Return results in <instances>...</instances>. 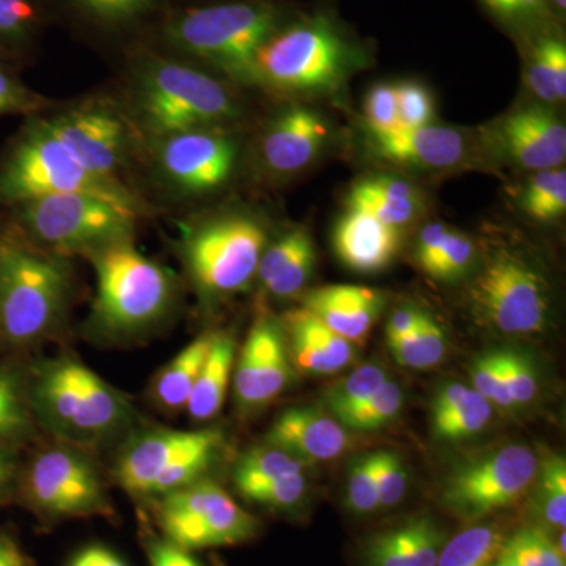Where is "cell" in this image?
Masks as SVG:
<instances>
[{
	"label": "cell",
	"mask_w": 566,
	"mask_h": 566,
	"mask_svg": "<svg viewBox=\"0 0 566 566\" xmlns=\"http://www.w3.org/2000/svg\"><path fill=\"white\" fill-rule=\"evenodd\" d=\"M294 11L282 0L167 3L147 36L158 50L252 84L256 52Z\"/></svg>",
	"instance_id": "1"
},
{
	"label": "cell",
	"mask_w": 566,
	"mask_h": 566,
	"mask_svg": "<svg viewBox=\"0 0 566 566\" xmlns=\"http://www.w3.org/2000/svg\"><path fill=\"white\" fill-rule=\"evenodd\" d=\"M132 123L151 142L192 129H222L241 115L226 82L145 41L132 46Z\"/></svg>",
	"instance_id": "2"
},
{
	"label": "cell",
	"mask_w": 566,
	"mask_h": 566,
	"mask_svg": "<svg viewBox=\"0 0 566 566\" xmlns=\"http://www.w3.org/2000/svg\"><path fill=\"white\" fill-rule=\"evenodd\" d=\"M368 61L370 48L333 9L296 10L256 52L252 84L289 95L334 92Z\"/></svg>",
	"instance_id": "3"
},
{
	"label": "cell",
	"mask_w": 566,
	"mask_h": 566,
	"mask_svg": "<svg viewBox=\"0 0 566 566\" xmlns=\"http://www.w3.org/2000/svg\"><path fill=\"white\" fill-rule=\"evenodd\" d=\"M28 394L33 417L62 444L76 449L112 441L136 420L125 395L70 356L39 364Z\"/></svg>",
	"instance_id": "4"
},
{
	"label": "cell",
	"mask_w": 566,
	"mask_h": 566,
	"mask_svg": "<svg viewBox=\"0 0 566 566\" xmlns=\"http://www.w3.org/2000/svg\"><path fill=\"white\" fill-rule=\"evenodd\" d=\"M74 277L69 256L0 232V338L17 348L48 340L65 322Z\"/></svg>",
	"instance_id": "5"
},
{
	"label": "cell",
	"mask_w": 566,
	"mask_h": 566,
	"mask_svg": "<svg viewBox=\"0 0 566 566\" xmlns=\"http://www.w3.org/2000/svg\"><path fill=\"white\" fill-rule=\"evenodd\" d=\"M91 193L144 216L145 203L123 181L84 166L51 132L44 117H32L0 159V211L52 193Z\"/></svg>",
	"instance_id": "6"
},
{
	"label": "cell",
	"mask_w": 566,
	"mask_h": 566,
	"mask_svg": "<svg viewBox=\"0 0 566 566\" xmlns=\"http://www.w3.org/2000/svg\"><path fill=\"white\" fill-rule=\"evenodd\" d=\"M95 268L96 296L88 324L103 337L140 335L172 312L177 281L163 264L134 248L133 241L87 253Z\"/></svg>",
	"instance_id": "7"
},
{
	"label": "cell",
	"mask_w": 566,
	"mask_h": 566,
	"mask_svg": "<svg viewBox=\"0 0 566 566\" xmlns=\"http://www.w3.org/2000/svg\"><path fill=\"white\" fill-rule=\"evenodd\" d=\"M9 227L36 248L70 256L133 241L136 212L91 193H52L7 210Z\"/></svg>",
	"instance_id": "8"
},
{
	"label": "cell",
	"mask_w": 566,
	"mask_h": 566,
	"mask_svg": "<svg viewBox=\"0 0 566 566\" xmlns=\"http://www.w3.org/2000/svg\"><path fill=\"white\" fill-rule=\"evenodd\" d=\"M268 245L263 223L245 212H227L192 226L181 259L203 300L244 292L255 279Z\"/></svg>",
	"instance_id": "9"
},
{
	"label": "cell",
	"mask_w": 566,
	"mask_h": 566,
	"mask_svg": "<svg viewBox=\"0 0 566 566\" xmlns=\"http://www.w3.org/2000/svg\"><path fill=\"white\" fill-rule=\"evenodd\" d=\"M222 444L221 431L212 428L142 431L120 450L115 480L126 493L159 499L203 479Z\"/></svg>",
	"instance_id": "10"
},
{
	"label": "cell",
	"mask_w": 566,
	"mask_h": 566,
	"mask_svg": "<svg viewBox=\"0 0 566 566\" xmlns=\"http://www.w3.org/2000/svg\"><path fill=\"white\" fill-rule=\"evenodd\" d=\"M476 318L506 335L536 334L549 318V286L521 253L501 249L469 286Z\"/></svg>",
	"instance_id": "11"
},
{
	"label": "cell",
	"mask_w": 566,
	"mask_h": 566,
	"mask_svg": "<svg viewBox=\"0 0 566 566\" xmlns=\"http://www.w3.org/2000/svg\"><path fill=\"white\" fill-rule=\"evenodd\" d=\"M156 517L167 542L186 551L240 545L259 531L255 517L205 476L159 497Z\"/></svg>",
	"instance_id": "12"
},
{
	"label": "cell",
	"mask_w": 566,
	"mask_h": 566,
	"mask_svg": "<svg viewBox=\"0 0 566 566\" xmlns=\"http://www.w3.org/2000/svg\"><path fill=\"white\" fill-rule=\"evenodd\" d=\"M22 490L41 515L91 517L111 515V502L98 469L81 449L51 447L33 458Z\"/></svg>",
	"instance_id": "13"
},
{
	"label": "cell",
	"mask_w": 566,
	"mask_h": 566,
	"mask_svg": "<svg viewBox=\"0 0 566 566\" xmlns=\"http://www.w3.org/2000/svg\"><path fill=\"white\" fill-rule=\"evenodd\" d=\"M538 458L526 446H506L458 465L447 475L442 504L463 520H480L515 504L536 479Z\"/></svg>",
	"instance_id": "14"
},
{
	"label": "cell",
	"mask_w": 566,
	"mask_h": 566,
	"mask_svg": "<svg viewBox=\"0 0 566 566\" xmlns=\"http://www.w3.org/2000/svg\"><path fill=\"white\" fill-rule=\"evenodd\" d=\"M46 118L51 132L92 174L122 180L136 144L129 117L104 102H87Z\"/></svg>",
	"instance_id": "15"
},
{
	"label": "cell",
	"mask_w": 566,
	"mask_h": 566,
	"mask_svg": "<svg viewBox=\"0 0 566 566\" xmlns=\"http://www.w3.org/2000/svg\"><path fill=\"white\" fill-rule=\"evenodd\" d=\"M159 180L180 197L221 189L232 178L238 144L222 129H192L153 142Z\"/></svg>",
	"instance_id": "16"
},
{
	"label": "cell",
	"mask_w": 566,
	"mask_h": 566,
	"mask_svg": "<svg viewBox=\"0 0 566 566\" xmlns=\"http://www.w3.org/2000/svg\"><path fill=\"white\" fill-rule=\"evenodd\" d=\"M292 359L281 323L260 316L253 323L234 370V397L243 411L275 400L292 379Z\"/></svg>",
	"instance_id": "17"
},
{
	"label": "cell",
	"mask_w": 566,
	"mask_h": 566,
	"mask_svg": "<svg viewBox=\"0 0 566 566\" xmlns=\"http://www.w3.org/2000/svg\"><path fill=\"white\" fill-rule=\"evenodd\" d=\"M490 142L506 161L521 169H554L566 159L565 123L539 104L521 107L491 126Z\"/></svg>",
	"instance_id": "18"
},
{
	"label": "cell",
	"mask_w": 566,
	"mask_h": 566,
	"mask_svg": "<svg viewBox=\"0 0 566 566\" xmlns=\"http://www.w3.org/2000/svg\"><path fill=\"white\" fill-rule=\"evenodd\" d=\"M329 123L301 104L285 107L268 123L259 145L260 163L268 174L289 177L307 169L329 140Z\"/></svg>",
	"instance_id": "19"
},
{
	"label": "cell",
	"mask_w": 566,
	"mask_h": 566,
	"mask_svg": "<svg viewBox=\"0 0 566 566\" xmlns=\"http://www.w3.org/2000/svg\"><path fill=\"white\" fill-rule=\"evenodd\" d=\"M77 29L103 40L126 39L151 31L167 0H48Z\"/></svg>",
	"instance_id": "20"
},
{
	"label": "cell",
	"mask_w": 566,
	"mask_h": 566,
	"mask_svg": "<svg viewBox=\"0 0 566 566\" xmlns=\"http://www.w3.org/2000/svg\"><path fill=\"white\" fill-rule=\"evenodd\" d=\"M386 296L360 285H326L303 297L305 311L352 344H363L381 315Z\"/></svg>",
	"instance_id": "21"
},
{
	"label": "cell",
	"mask_w": 566,
	"mask_h": 566,
	"mask_svg": "<svg viewBox=\"0 0 566 566\" xmlns=\"http://www.w3.org/2000/svg\"><path fill=\"white\" fill-rule=\"evenodd\" d=\"M266 444L279 447L305 463L335 460L349 446L344 424L314 408H293L271 424Z\"/></svg>",
	"instance_id": "22"
},
{
	"label": "cell",
	"mask_w": 566,
	"mask_h": 566,
	"mask_svg": "<svg viewBox=\"0 0 566 566\" xmlns=\"http://www.w3.org/2000/svg\"><path fill=\"white\" fill-rule=\"evenodd\" d=\"M374 150L381 158L417 169H452L464 161L468 145L463 134L444 126H422L397 129L387 134H370Z\"/></svg>",
	"instance_id": "23"
},
{
	"label": "cell",
	"mask_w": 566,
	"mask_h": 566,
	"mask_svg": "<svg viewBox=\"0 0 566 566\" xmlns=\"http://www.w3.org/2000/svg\"><path fill=\"white\" fill-rule=\"evenodd\" d=\"M283 333L290 359L300 370L312 375H333L353 363L356 349L304 307L283 318Z\"/></svg>",
	"instance_id": "24"
},
{
	"label": "cell",
	"mask_w": 566,
	"mask_h": 566,
	"mask_svg": "<svg viewBox=\"0 0 566 566\" xmlns=\"http://www.w3.org/2000/svg\"><path fill=\"white\" fill-rule=\"evenodd\" d=\"M400 241V230L359 208L346 207L334 232L335 252L357 273L385 270L397 255Z\"/></svg>",
	"instance_id": "25"
},
{
	"label": "cell",
	"mask_w": 566,
	"mask_h": 566,
	"mask_svg": "<svg viewBox=\"0 0 566 566\" xmlns=\"http://www.w3.org/2000/svg\"><path fill=\"white\" fill-rule=\"evenodd\" d=\"M446 545V534L428 516L406 521L376 535L367 546L368 566H436Z\"/></svg>",
	"instance_id": "26"
},
{
	"label": "cell",
	"mask_w": 566,
	"mask_h": 566,
	"mask_svg": "<svg viewBox=\"0 0 566 566\" xmlns=\"http://www.w3.org/2000/svg\"><path fill=\"white\" fill-rule=\"evenodd\" d=\"M346 207L370 212L379 221L400 230L422 212V196L412 182L376 175L353 186Z\"/></svg>",
	"instance_id": "27"
},
{
	"label": "cell",
	"mask_w": 566,
	"mask_h": 566,
	"mask_svg": "<svg viewBox=\"0 0 566 566\" xmlns=\"http://www.w3.org/2000/svg\"><path fill=\"white\" fill-rule=\"evenodd\" d=\"M526 52V82L543 103L566 98V44L560 24L547 25L520 39Z\"/></svg>",
	"instance_id": "28"
},
{
	"label": "cell",
	"mask_w": 566,
	"mask_h": 566,
	"mask_svg": "<svg viewBox=\"0 0 566 566\" xmlns=\"http://www.w3.org/2000/svg\"><path fill=\"white\" fill-rule=\"evenodd\" d=\"M234 353L237 346L232 335H211L210 352L186 405V411L196 422H207L221 411L232 379Z\"/></svg>",
	"instance_id": "29"
},
{
	"label": "cell",
	"mask_w": 566,
	"mask_h": 566,
	"mask_svg": "<svg viewBox=\"0 0 566 566\" xmlns=\"http://www.w3.org/2000/svg\"><path fill=\"white\" fill-rule=\"evenodd\" d=\"M211 335H200L182 348L153 379L150 390L153 403L161 411L174 415L186 409L193 385L210 352Z\"/></svg>",
	"instance_id": "30"
},
{
	"label": "cell",
	"mask_w": 566,
	"mask_h": 566,
	"mask_svg": "<svg viewBox=\"0 0 566 566\" xmlns=\"http://www.w3.org/2000/svg\"><path fill=\"white\" fill-rule=\"evenodd\" d=\"M51 18L48 0H0V59L13 63L28 57Z\"/></svg>",
	"instance_id": "31"
},
{
	"label": "cell",
	"mask_w": 566,
	"mask_h": 566,
	"mask_svg": "<svg viewBox=\"0 0 566 566\" xmlns=\"http://www.w3.org/2000/svg\"><path fill=\"white\" fill-rule=\"evenodd\" d=\"M394 359L406 368L427 370L444 359L447 335L433 316L422 311L415 329L405 337L387 342Z\"/></svg>",
	"instance_id": "32"
},
{
	"label": "cell",
	"mask_w": 566,
	"mask_h": 566,
	"mask_svg": "<svg viewBox=\"0 0 566 566\" xmlns=\"http://www.w3.org/2000/svg\"><path fill=\"white\" fill-rule=\"evenodd\" d=\"M305 461L274 446L253 447L234 465L233 480L238 491L243 488L273 482L286 476L304 474Z\"/></svg>",
	"instance_id": "33"
},
{
	"label": "cell",
	"mask_w": 566,
	"mask_h": 566,
	"mask_svg": "<svg viewBox=\"0 0 566 566\" xmlns=\"http://www.w3.org/2000/svg\"><path fill=\"white\" fill-rule=\"evenodd\" d=\"M504 543L501 528L493 524L468 528L446 543L436 566H491Z\"/></svg>",
	"instance_id": "34"
},
{
	"label": "cell",
	"mask_w": 566,
	"mask_h": 566,
	"mask_svg": "<svg viewBox=\"0 0 566 566\" xmlns=\"http://www.w3.org/2000/svg\"><path fill=\"white\" fill-rule=\"evenodd\" d=\"M32 427L28 386L17 371L0 368V447L20 441L31 433Z\"/></svg>",
	"instance_id": "35"
},
{
	"label": "cell",
	"mask_w": 566,
	"mask_h": 566,
	"mask_svg": "<svg viewBox=\"0 0 566 566\" xmlns=\"http://www.w3.org/2000/svg\"><path fill=\"white\" fill-rule=\"evenodd\" d=\"M524 212L538 222H553L566 211V170L564 166L538 170L528 178L521 196Z\"/></svg>",
	"instance_id": "36"
},
{
	"label": "cell",
	"mask_w": 566,
	"mask_h": 566,
	"mask_svg": "<svg viewBox=\"0 0 566 566\" xmlns=\"http://www.w3.org/2000/svg\"><path fill=\"white\" fill-rule=\"evenodd\" d=\"M493 408L483 395L468 387L463 397L442 415L431 417L433 431L438 438L463 439L485 430L490 422Z\"/></svg>",
	"instance_id": "37"
},
{
	"label": "cell",
	"mask_w": 566,
	"mask_h": 566,
	"mask_svg": "<svg viewBox=\"0 0 566 566\" xmlns=\"http://www.w3.org/2000/svg\"><path fill=\"white\" fill-rule=\"evenodd\" d=\"M480 3L516 39H524L547 25L560 24L547 0H480Z\"/></svg>",
	"instance_id": "38"
},
{
	"label": "cell",
	"mask_w": 566,
	"mask_h": 566,
	"mask_svg": "<svg viewBox=\"0 0 566 566\" xmlns=\"http://www.w3.org/2000/svg\"><path fill=\"white\" fill-rule=\"evenodd\" d=\"M386 381L385 368L376 364H365L356 368L348 378L335 382L326 390L324 406L333 412L335 420H340L364 405Z\"/></svg>",
	"instance_id": "39"
},
{
	"label": "cell",
	"mask_w": 566,
	"mask_h": 566,
	"mask_svg": "<svg viewBox=\"0 0 566 566\" xmlns=\"http://www.w3.org/2000/svg\"><path fill=\"white\" fill-rule=\"evenodd\" d=\"M538 494L536 505L539 515L551 527L565 528L566 524V461L551 455L538 464Z\"/></svg>",
	"instance_id": "40"
},
{
	"label": "cell",
	"mask_w": 566,
	"mask_h": 566,
	"mask_svg": "<svg viewBox=\"0 0 566 566\" xmlns=\"http://www.w3.org/2000/svg\"><path fill=\"white\" fill-rule=\"evenodd\" d=\"M403 390L397 382L387 381L364 405L342 417L338 422L356 431H374L392 422L403 408Z\"/></svg>",
	"instance_id": "41"
},
{
	"label": "cell",
	"mask_w": 566,
	"mask_h": 566,
	"mask_svg": "<svg viewBox=\"0 0 566 566\" xmlns=\"http://www.w3.org/2000/svg\"><path fill=\"white\" fill-rule=\"evenodd\" d=\"M517 566H565L556 543L539 527H526L516 532L502 547Z\"/></svg>",
	"instance_id": "42"
},
{
	"label": "cell",
	"mask_w": 566,
	"mask_h": 566,
	"mask_svg": "<svg viewBox=\"0 0 566 566\" xmlns=\"http://www.w3.org/2000/svg\"><path fill=\"white\" fill-rule=\"evenodd\" d=\"M51 102L33 92L14 73L11 63L0 59V118L7 115H36Z\"/></svg>",
	"instance_id": "43"
},
{
	"label": "cell",
	"mask_w": 566,
	"mask_h": 566,
	"mask_svg": "<svg viewBox=\"0 0 566 566\" xmlns=\"http://www.w3.org/2000/svg\"><path fill=\"white\" fill-rule=\"evenodd\" d=\"M315 262L314 241H312V238H308L297 249L292 259L283 264L282 270L279 271L273 281L263 286L264 292L270 294V296L277 297V300H289V297L296 296L304 289L312 273H314Z\"/></svg>",
	"instance_id": "44"
},
{
	"label": "cell",
	"mask_w": 566,
	"mask_h": 566,
	"mask_svg": "<svg viewBox=\"0 0 566 566\" xmlns=\"http://www.w3.org/2000/svg\"><path fill=\"white\" fill-rule=\"evenodd\" d=\"M474 256V241L468 234L458 232L450 227L441 252L436 256L433 266L427 274L434 279H441V281H452V279L468 273Z\"/></svg>",
	"instance_id": "45"
},
{
	"label": "cell",
	"mask_w": 566,
	"mask_h": 566,
	"mask_svg": "<svg viewBox=\"0 0 566 566\" xmlns=\"http://www.w3.org/2000/svg\"><path fill=\"white\" fill-rule=\"evenodd\" d=\"M397 92L398 129H415L431 125L434 117L433 96L419 82H401Z\"/></svg>",
	"instance_id": "46"
},
{
	"label": "cell",
	"mask_w": 566,
	"mask_h": 566,
	"mask_svg": "<svg viewBox=\"0 0 566 566\" xmlns=\"http://www.w3.org/2000/svg\"><path fill=\"white\" fill-rule=\"evenodd\" d=\"M249 501L275 510L294 509L307 493V476L304 474L259 483L240 490Z\"/></svg>",
	"instance_id": "47"
},
{
	"label": "cell",
	"mask_w": 566,
	"mask_h": 566,
	"mask_svg": "<svg viewBox=\"0 0 566 566\" xmlns=\"http://www.w3.org/2000/svg\"><path fill=\"white\" fill-rule=\"evenodd\" d=\"M374 468L379 506L390 509L400 504L408 488L403 460L392 450H379L374 452Z\"/></svg>",
	"instance_id": "48"
},
{
	"label": "cell",
	"mask_w": 566,
	"mask_h": 566,
	"mask_svg": "<svg viewBox=\"0 0 566 566\" xmlns=\"http://www.w3.org/2000/svg\"><path fill=\"white\" fill-rule=\"evenodd\" d=\"M474 389L499 408H513L512 398L506 390L504 367H502V349L483 354L472 370Z\"/></svg>",
	"instance_id": "49"
},
{
	"label": "cell",
	"mask_w": 566,
	"mask_h": 566,
	"mask_svg": "<svg viewBox=\"0 0 566 566\" xmlns=\"http://www.w3.org/2000/svg\"><path fill=\"white\" fill-rule=\"evenodd\" d=\"M348 505L353 512L367 515L379 509L378 488H376L374 453L353 461L348 480Z\"/></svg>",
	"instance_id": "50"
},
{
	"label": "cell",
	"mask_w": 566,
	"mask_h": 566,
	"mask_svg": "<svg viewBox=\"0 0 566 566\" xmlns=\"http://www.w3.org/2000/svg\"><path fill=\"white\" fill-rule=\"evenodd\" d=\"M505 385L513 405H528L538 392V379L526 356L512 349H502Z\"/></svg>",
	"instance_id": "51"
},
{
	"label": "cell",
	"mask_w": 566,
	"mask_h": 566,
	"mask_svg": "<svg viewBox=\"0 0 566 566\" xmlns=\"http://www.w3.org/2000/svg\"><path fill=\"white\" fill-rule=\"evenodd\" d=\"M364 114L370 134L397 132L398 112L395 85H375L365 98Z\"/></svg>",
	"instance_id": "52"
},
{
	"label": "cell",
	"mask_w": 566,
	"mask_h": 566,
	"mask_svg": "<svg viewBox=\"0 0 566 566\" xmlns=\"http://www.w3.org/2000/svg\"><path fill=\"white\" fill-rule=\"evenodd\" d=\"M450 227L444 222H430L420 230L416 241V260L424 273L433 266L436 256L441 252L442 244Z\"/></svg>",
	"instance_id": "53"
},
{
	"label": "cell",
	"mask_w": 566,
	"mask_h": 566,
	"mask_svg": "<svg viewBox=\"0 0 566 566\" xmlns=\"http://www.w3.org/2000/svg\"><path fill=\"white\" fill-rule=\"evenodd\" d=\"M150 564L151 566H200L189 551L170 542L153 543Z\"/></svg>",
	"instance_id": "54"
},
{
	"label": "cell",
	"mask_w": 566,
	"mask_h": 566,
	"mask_svg": "<svg viewBox=\"0 0 566 566\" xmlns=\"http://www.w3.org/2000/svg\"><path fill=\"white\" fill-rule=\"evenodd\" d=\"M422 311L416 307H403L395 311L386 327L387 342L397 340L411 333L419 323Z\"/></svg>",
	"instance_id": "55"
},
{
	"label": "cell",
	"mask_w": 566,
	"mask_h": 566,
	"mask_svg": "<svg viewBox=\"0 0 566 566\" xmlns=\"http://www.w3.org/2000/svg\"><path fill=\"white\" fill-rule=\"evenodd\" d=\"M69 566H126V564L107 547L88 546L71 558Z\"/></svg>",
	"instance_id": "56"
},
{
	"label": "cell",
	"mask_w": 566,
	"mask_h": 566,
	"mask_svg": "<svg viewBox=\"0 0 566 566\" xmlns=\"http://www.w3.org/2000/svg\"><path fill=\"white\" fill-rule=\"evenodd\" d=\"M0 566H32V560L14 539L0 534Z\"/></svg>",
	"instance_id": "57"
},
{
	"label": "cell",
	"mask_w": 566,
	"mask_h": 566,
	"mask_svg": "<svg viewBox=\"0 0 566 566\" xmlns=\"http://www.w3.org/2000/svg\"><path fill=\"white\" fill-rule=\"evenodd\" d=\"M14 471H17V464H14L13 455L7 447H0V495L6 493L7 488L13 482Z\"/></svg>",
	"instance_id": "58"
},
{
	"label": "cell",
	"mask_w": 566,
	"mask_h": 566,
	"mask_svg": "<svg viewBox=\"0 0 566 566\" xmlns=\"http://www.w3.org/2000/svg\"><path fill=\"white\" fill-rule=\"evenodd\" d=\"M547 3H549L551 10H553L554 17H556L558 21H564L566 0H547Z\"/></svg>",
	"instance_id": "59"
},
{
	"label": "cell",
	"mask_w": 566,
	"mask_h": 566,
	"mask_svg": "<svg viewBox=\"0 0 566 566\" xmlns=\"http://www.w3.org/2000/svg\"><path fill=\"white\" fill-rule=\"evenodd\" d=\"M491 566H517V565L515 564V560H513V558L509 556V554H506V553H504V551H502V553L499 554V557L495 558L494 564Z\"/></svg>",
	"instance_id": "60"
},
{
	"label": "cell",
	"mask_w": 566,
	"mask_h": 566,
	"mask_svg": "<svg viewBox=\"0 0 566 566\" xmlns=\"http://www.w3.org/2000/svg\"><path fill=\"white\" fill-rule=\"evenodd\" d=\"M558 551H560L562 556H566V547H565V528L560 532V536H558L557 542Z\"/></svg>",
	"instance_id": "61"
}]
</instances>
